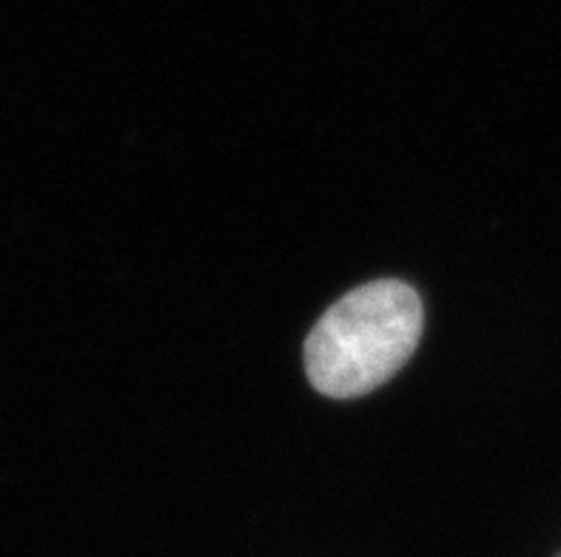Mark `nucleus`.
Here are the masks:
<instances>
[{"label": "nucleus", "mask_w": 561, "mask_h": 557, "mask_svg": "<svg viewBox=\"0 0 561 557\" xmlns=\"http://www.w3.org/2000/svg\"><path fill=\"white\" fill-rule=\"evenodd\" d=\"M420 293L377 279L331 304L306 341L311 387L328 398H359L402 370L422 339Z\"/></svg>", "instance_id": "obj_1"}]
</instances>
